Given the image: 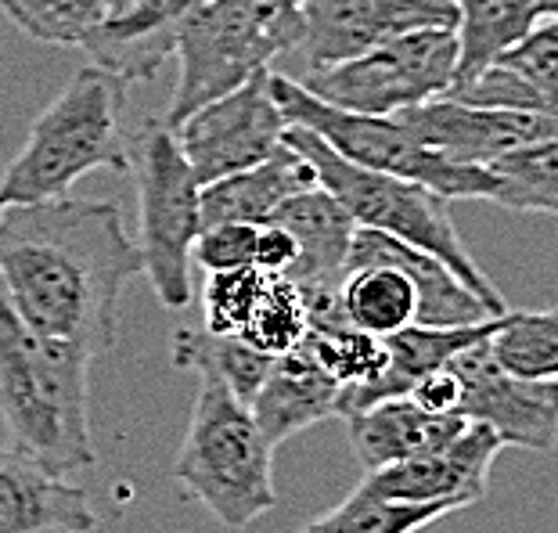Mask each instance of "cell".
<instances>
[{
	"instance_id": "f546056e",
	"label": "cell",
	"mask_w": 558,
	"mask_h": 533,
	"mask_svg": "<svg viewBox=\"0 0 558 533\" xmlns=\"http://www.w3.org/2000/svg\"><path fill=\"white\" fill-rule=\"evenodd\" d=\"M105 4L109 0H0V11L29 40L83 47L105 19Z\"/></svg>"
},
{
	"instance_id": "6da1fadb",
	"label": "cell",
	"mask_w": 558,
	"mask_h": 533,
	"mask_svg": "<svg viewBox=\"0 0 558 533\" xmlns=\"http://www.w3.org/2000/svg\"><path fill=\"white\" fill-rule=\"evenodd\" d=\"M145 275L120 203L51 198L0 209V286L44 339L87 361L116 347L123 289Z\"/></svg>"
},
{
	"instance_id": "e0dca14e",
	"label": "cell",
	"mask_w": 558,
	"mask_h": 533,
	"mask_svg": "<svg viewBox=\"0 0 558 533\" xmlns=\"http://www.w3.org/2000/svg\"><path fill=\"white\" fill-rule=\"evenodd\" d=\"M94 526L98 516L87 490L15 447H0V533H90Z\"/></svg>"
},
{
	"instance_id": "e575fe53",
	"label": "cell",
	"mask_w": 558,
	"mask_h": 533,
	"mask_svg": "<svg viewBox=\"0 0 558 533\" xmlns=\"http://www.w3.org/2000/svg\"><path fill=\"white\" fill-rule=\"evenodd\" d=\"M295 259H300V245H295L292 234L284 228H278V223H259L256 256H253V267L259 270V275L281 278L295 267Z\"/></svg>"
},
{
	"instance_id": "5b68a950",
	"label": "cell",
	"mask_w": 558,
	"mask_h": 533,
	"mask_svg": "<svg viewBox=\"0 0 558 533\" xmlns=\"http://www.w3.org/2000/svg\"><path fill=\"white\" fill-rule=\"evenodd\" d=\"M173 480L228 530H245L278 505L275 444L256 425L253 408L209 375H198Z\"/></svg>"
},
{
	"instance_id": "8d00e7d4",
	"label": "cell",
	"mask_w": 558,
	"mask_h": 533,
	"mask_svg": "<svg viewBox=\"0 0 558 533\" xmlns=\"http://www.w3.org/2000/svg\"><path fill=\"white\" fill-rule=\"evenodd\" d=\"M541 19H558V0H541Z\"/></svg>"
},
{
	"instance_id": "74e56055",
	"label": "cell",
	"mask_w": 558,
	"mask_h": 533,
	"mask_svg": "<svg viewBox=\"0 0 558 533\" xmlns=\"http://www.w3.org/2000/svg\"><path fill=\"white\" fill-rule=\"evenodd\" d=\"M292 4H295V8H300V4H303V0H292Z\"/></svg>"
},
{
	"instance_id": "52a82bcc",
	"label": "cell",
	"mask_w": 558,
	"mask_h": 533,
	"mask_svg": "<svg viewBox=\"0 0 558 533\" xmlns=\"http://www.w3.org/2000/svg\"><path fill=\"white\" fill-rule=\"evenodd\" d=\"M270 94H275L284 123L311 130L336 156L361 166V170L418 181L433 187L436 195H444L447 203H458V198H486V203H494L497 198L494 170H486V166H461L436 156L433 148L418 145L400 120L331 109V105L317 101L311 90H303L300 80L284 73H270Z\"/></svg>"
},
{
	"instance_id": "4316f807",
	"label": "cell",
	"mask_w": 558,
	"mask_h": 533,
	"mask_svg": "<svg viewBox=\"0 0 558 533\" xmlns=\"http://www.w3.org/2000/svg\"><path fill=\"white\" fill-rule=\"evenodd\" d=\"M450 512H458V508L386 501V497L372 494L361 483L347 501H339L325 516L311 519L300 533H418L439 523V519H447Z\"/></svg>"
},
{
	"instance_id": "ba28073f",
	"label": "cell",
	"mask_w": 558,
	"mask_h": 533,
	"mask_svg": "<svg viewBox=\"0 0 558 533\" xmlns=\"http://www.w3.org/2000/svg\"><path fill=\"white\" fill-rule=\"evenodd\" d=\"M137 173V253L159 303L170 311L192 303V249L202 234V184L177 134L151 120L130 137Z\"/></svg>"
},
{
	"instance_id": "4dcf8cb0",
	"label": "cell",
	"mask_w": 558,
	"mask_h": 533,
	"mask_svg": "<svg viewBox=\"0 0 558 533\" xmlns=\"http://www.w3.org/2000/svg\"><path fill=\"white\" fill-rule=\"evenodd\" d=\"M306 331H311V311L300 286L292 278H267L264 295L239 336L267 358H281L300 347Z\"/></svg>"
},
{
	"instance_id": "d6986e66",
	"label": "cell",
	"mask_w": 558,
	"mask_h": 533,
	"mask_svg": "<svg viewBox=\"0 0 558 533\" xmlns=\"http://www.w3.org/2000/svg\"><path fill=\"white\" fill-rule=\"evenodd\" d=\"M367 264L397 267L414 281V289H418V322L414 325L458 328V325H476V322H486V317H494L476 295L461 286L454 270L447 264H439L436 256L422 253V249H414L400 239H389V234L357 228L350 245L347 270L367 267Z\"/></svg>"
},
{
	"instance_id": "83f0119b",
	"label": "cell",
	"mask_w": 558,
	"mask_h": 533,
	"mask_svg": "<svg viewBox=\"0 0 558 533\" xmlns=\"http://www.w3.org/2000/svg\"><path fill=\"white\" fill-rule=\"evenodd\" d=\"M497 206L558 217V134L497 159Z\"/></svg>"
},
{
	"instance_id": "7a4b0ae2",
	"label": "cell",
	"mask_w": 558,
	"mask_h": 533,
	"mask_svg": "<svg viewBox=\"0 0 558 533\" xmlns=\"http://www.w3.org/2000/svg\"><path fill=\"white\" fill-rule=\"evenodd\" d=\"M90 361L44 339L0 286V422L15 447L54 476L90 469Z\"/></svg>"
},
{
	"instance_id": "277c9868",
	"label": "cell",
	"mask_w": 558,
	"mask_h": 533,
	"mask_svg": "<svg viewBox=\"0 0 558 533\" xmlns=\"http://www.w3.org/2000/svg\"><path fill=\"white\" fill-rule=\"evenodd\" d=\"M284 145L292 152H300V156L314 166L317 184L325 187L328 195L339 198L342 209L350 213L357 228L389 234V239H400L414 249H422V253L436 256L439 264H447L454 270L461 286L476 295L494 317L508 314L497 286L483 275L476 259L469 256V249L454 228V217H450V203L444 195H436L433 187H425L418 181L361 170V166L336 156V152L320 137H314L311 130L289 126Z\"/></svg>"
},
{
	"instance_id": "5bb4252c",
	"label": "cell",
	"mask_w": 558,
	"mask_h": 533,
	"mask_svg": "<svg viewBox=\"0 0 558 533\" xmlns=\"http://www.w3.org/2000/svg\"><path fill=\"white\" fill-rule=\"evenodd\" d=\"M501 436L480 422H469L447 444L403 458L397 465L367 472L364 487L403 505H450L465 508L486 497L494 458L501 455Z\"/></svg>"
},
{
	"instance_id": "d590c367",
	"label": "cell",
	"mask_w": 558,
	"mask_h": 533,
	"mask_svg": "<svg viewBox=\"0 0 558 533\" xmlns=\"http://www.w3.org/2000/svg\"><path fill=\"white\" fill-rule=\"evenodd\" d=\"M414 404L422 411H433V414H458L461 404V378L454 375V368H439L433 375H425L418 386L408 393Z\"/></svg>"
},
{
	"instance_id": "ac0fdd59",
	"label": "cell",
	"mask_w": 558,
	"mask_h": 533,
	"mask_svg": "<svg viewBox=\"0 0 558 533\" xmlns=\"http://www.w3.org/2000/svg\"><path fill=\"white\" fill-rule=\"evenodd\" d=\"M505 317V314H501ZM501 317H486L476 325H458V328H433V325H408L397 336L386 339V368L367 386H353L339 393V419H350L364 408L378 404V400L408 397L425 375L447 368L461 350H469L472 342L494 336Z\"/></svg>"
},
{
	"instance_id": "603a6c76",
	"label": "cell",
	"mask_w": 558,
	"mask_h": 533,
	"mask_svg": "<svg viewBox=\"0 0 558 533\" xmlns=\"http://www.w3.org/2000/svg\"><path fill=\"white\" fill-rule=\"evenodd\" d=\"M458 73L450 87L490 69L505 51L530 37L541 22V0H454Z\"/></svg>"
},
{
	"instance_id": "cb8c5ba5",
	"label": "cell",
	"mask_w": 558,
	"mask_h": 533,
	"mask_svg": "<svg viewBox=\"0 0 558 533\" xmlns=\"http://www.w3.org/2000/svg\"><path fill=\"white\" fill-rule=\"evenodd\" d=\"M339 306L353 328L389 339L400 328L418 322V289L397 267L367 264L347 270L339 286Z\"/></svg>"
},
{
	"instance_id": "f1b7e54d",
	"label": "cell",
	"mask_w": 558,
	"mask_h": 533,
	"mask_svg": "<svg viewBox=\"0 0 558 533\" xmlns=\"http://www.w3.org/2000/svg\"><path fill=\"white\" fill-rule=\"evenodd\" d=\"M300 347L325 368L342 389L367 386L386 368V339L353 328L347 317L314 325Z\"/></svg>"
},
{
	"instance_id": "2e32d148",
	"label": "cell",
	"mask_w": 558,
	"mask_h": 533,
	"mask_svg": "<svg viewBox=\"0 0 558 533\" xmlns=\"http://www.w3.org/2000/svg\"><path fill=\"white\" fill-rule=\"evenodd\" d=\"M267 223L284 228L300 245V259L281 278H292L303 295H339L342 278H347L353 234H357V223L342 209L339 198L314 184L306 192L284 198Z\"/></svg>"
},
{
	"instance_id": "7402d4cb",
	"label": "cell",
	"mask_w": 558,
	"mask_h": 533,
	"mask_svg": "<svg viewBox=\"0 0 558 533\" xmlns=\"http://www.w3.org/2000/svg\"><path fill=\"white\" fill-rule=\"evenodd\" d=\"M317 184L314 166L284 145L267 162L248 166L202 187V228L213 223H267L284 198Z\"/></svg>"
},
{
	"instance_id": "44dd1931",
	"label": "cell",
	"mask_w": 558,
	"mask_h": 533,
	"mask_svg": "<svg viewBox=\"0 0 558 533\" xmlns=\"http://www.w3.org/2000/svg\"><path fill=\"white\" fill-rule=\"evenodd\" d=\"M461 414H433L422 411L411 397L378 400L347 419L350 447L367 472H378L386 465H397L403 458H414L429 447L447 444L450 436L465 429Z\"/></svg>"
},
{
	"instance_id": "3957f363",
	"label": "cell",
	"mask_w": 558,
	"mask_h": 533,
	"mask_svg": "<svg viewBox=\"0 0 558 533\" xmlns=\"http://www.w3.org/2000/svg\"><path fill=\"white\" fill-rule=\"evenodd\" d=\"M126 87L98 65H83L33 120L26 145L0 173V209L65 198L90 170H130L123 137Z\"/></svg>"
},
{
	"instance_id": "8992f818",
	"label": "cell",
	"mask_w": 558,
	"mask_h": 533,
	"mask_svg": "<svg viewBox=\"0 0 558 533\" xmlns=\"http://www.w3.org/2000/svg\"><path fill=\"white\" fill-rule=\"evenodd\" d=\"M303 40L292 0H202L177 26V90L166 126H181L202 105L223 98Z\"/></svg>"
},
{
	"instance_id": "9a60e30c",
	"label": "cell",
	"mask_w": 558,
	"mask_h": 533,
	"mask_svg": "<svg viewBox=\"0 0 558 533\" xmlns=\"http://www.w3.org/2000/svg\"><path fill=\"white\" fill-rule=\"evenodd\" d=\"M202 0H109L105 19L90 33L83 51L90 65L120 76L123 83L156 80V73L173 58L177 26Z\"/></svg>"
},
{
	"instance_id": "7c38bea8",
	"label": "cell",
	"mask_w": 558,
	"mask_h": 533,
	"mask_svg": "<svg viewBox=\"0 0 558 533\" xmlns=\"http://www.w3.org/2000/svg\"><path fill=\"white\" fill-rule=\"evenodd\" d=\"M303 65L320 69L418 29H454V0H303Z\"/></svg>"
},
{
	"instance_id": "d6a6232c",
	"label": "cell",
	"mask_w": 558,
	"mask_h": 533,
	"mask_svg": "<svg viewBox=\"0 0 558 533\" xmlns=\"http://www.w3.org/2000/svg\"><path fill=\"white\" fill-rule=\"evenodd\" d=\"M497 65L512 69L541 90H558V19H541L526 40L497 58Z\"/></svg>"
},
{
	"instance_id": "d4e9b609",
	"label": "cell",
	"mask_w": 558,
	"mask_h": 533,
	"mask_svg": "<svg viewBox=\"0 0 558 533\" xmlns=\"http://www.w3.org/2000/svg\"><path fill=\"white\" fill-rule=\"evenodd\" d=\"M170 358L181 372L217 378L245 404H253L256 389L264 386L270 361H275L248 347L242 336H217L206 328H177L170 339Z\"/></svg>"
},
{
	"instance_id": "ffe728a7",
	"label": "cell",
	"mask_w": 558,
	"mask_h": 533,
	"mask_svg": "<svg viewBox=\"0 0 558 533\" xmlns=\"http://www.w3.org/2000/svg\"><path fill=\"white\" fill-rule=\"evenodd\" d=\"M339 393L342 386L331 378L320 364L306 353L303 347H295L292 353L270 361V372L264 378V386L253 397V419L264 429L270 444L292 440L295 433L311 429V425L336 419L339 414Z\"/></svg>"
},
{
	"instance_id": "1f68e13d",
	"label": "cell",
	"mask_w": 558,
	"mask_h": 533,
	"mask_svg": "<svg viewBox=\"0 0 558 533\" xmlns=\"http://www.w3.org/2000/svg\"><path fill=\"white\" fill-rule=\"evenodd\" d=\"M264 286L267 275H259L256 267L209 275L206 289H202V328L217 331V336H239L253 317Z\"/></svg>"
},
{
	"instance_id": "30bf717a",
	"label": "cell",
	"mask_w": 558,
	"mask_h": 533,
	"mask_svg": "<svg viewBox=\"0 0 558 533\" xmlns=\"http://www.w3.org/2000/svg\"><path fill=\"white\" fill-rule=\"evenodd\" d=\"M173 134L202 187L267 162L284 148L289 134V123L270 94V69L202 105L181 126H173Z\"/></svg>"
},
{
	"instance_id": "4fadbf2b",
	"label": "cell",
	"mask_w": 558,
	"mask_h": 533,
	"mask_svg": "<svg viewBox=\"0 0 558 533\" xmlns=\"http://www.w3.org/2000/svg\"><path fill=\"white\" fill-rule=\"evenodd\" d=\"M411 130L418 145L433 148L436 156L461 166H490L497 159L522 152L537 141L558 134V120L551 116H533L515 109H483L454 98H433L425 105L393 116Z\"/></svg>"
},
{
	"instance_id": "484cf974",
	"label": "cell",
	"mask_w": 558,
	"mask_h": 533,
	"mask_svg": "<svg viewBox=\"0 0 558 533\" xmlns=\"http://www.w3.org/2000/svg\"><path fill=\"white\" fill-rule=\"evenodd\" d=\"M490 353L508 375L526 383H558V306L508 311L490 336Z\"/></svg>"
},
{
	"instance_id": "9c48e42d",
	"label": "cell",
	"mask_w": 558,
	"mask_h": 533,
	"mask_svg": "<svg viewBox=\"0 0 558 533\" xmlns=\"http://www.w3.org/2000/svg\"><path fill=\"white\" fill-rule=\"evenodd\" d=\"M458 73L454 29H418L386 40L357 58L320 69H303L300 87L317 101L357 116H393L444 98Z\"/></svg>"
},
{
	"instance_id": "8fae6325",
	"label": "cell",
	"mask_w": 558,
	"mask_h": 533,
	"mask_svg": "<svg viewBox=\"0 0 558 533\" xmlns=\"http://www.w3.org/2000/svg\"><path fill=\"white\" fill-rule=\"evenodd\" d=\"M450 368L461 378L458 414L501 436L505 447L548 455L558 447V383L508 375L490 353V336L461 350Z\"/></svg>"
},
{
	"instance_id": "836d02e7",
	"label": "cell",
	"mask_w": 558,
	"mask_h": 533,
	"mask_svg": "<svg viewBox=\"0 0 558 533\" xmlns=\"http://www.w3.org/2000/svg\"><path fill=\"white\" fill-rule=\"evenodd\" d=\"M256 231V223H213V228H202L192 249V264L209 270V275L253 267Z\"/></svg>"
}]
</instances>
